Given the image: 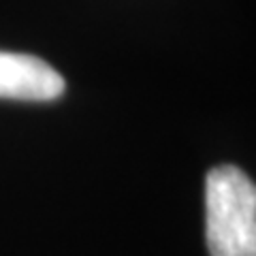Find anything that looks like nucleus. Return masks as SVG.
<instances>
[{
  "instance_id": "f257e3e1",
  "label": "nucleus",
  "mask_w": 256,
  "mask_h": 256,
  "mask_svg": "<svg viewBox=\"0 0 256 256\" xmlns=\"http://www.w3.org/2000/svg\"><path fill=\"white\" fill-rule=\"evenodd\" d=\"M207 248L212 256H256V188L233 164L216 166L205 180Z\"/></svg>"
},
{
  "instance_id": "f03ea898",
  "label": "nucleus",
  "mask_w": 256,
  "mask_h": 256,
  "mask_svg": "<svg viewBox=\"0 0 256 256\" xmlns=\"http://www.w3.org/2000/svg\"><path fill=\"white\" fill-rule=\"evenodd\" d=\"M64 94V79L41 58L0 52V98L54 100Z\"/></svg>"
}]
</instances>
